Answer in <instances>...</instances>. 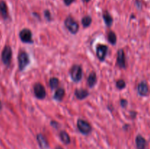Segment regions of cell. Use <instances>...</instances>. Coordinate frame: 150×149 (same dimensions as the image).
<instances>
[{
  "label": "cell",
  "instance_id": "9a60e30c",
  "mask_svg": "<svg viewBox=\"0 0 150 149\" xmlns=\"http://www.w3.org/2000/svg\"><path fill=\"white\" fill-rule=\"evenodd\" d=\"M97 75L95 72H92L90 73L87 78V83L90 88H92L95 86V85L97 83Z\"/></svg>",
  "mask_w": 150,
  "mask_h": 149
},
{
  "label": "cell",
  "instance_id": "44dd1931",
  "mask_svg": "<svg viewBox=\"0 0 150 149\" xmlns=\"http://www.w3.org/2000/svg\"><path fill=\"white\" fill-rule=\"evenodd\" d=\"M59 79L57 77H51L49 80V86L51 89H54L59 86Z\"/></svg>",
  "mask_w": 150,
  "mask_h": 149
},
{
  "label": "cell",
  "instance_id": "4fadbf2b",
  "mask_svg": "<svg viewBox=\"0 0 150 149\" xmlns=\"http://www.w3.org/2000/svg\"><path fill=\"white\" fill-rule=\"evenodd\" d=\"M75 95H76L77 99H84L85 98H86L89 96V91L87 90H86V89H76L75 91Z\"/></svg>",
  "mask_w": 150,
  "mask_h": 149
},
{
  "label": "cell",
  "instance_id": "83f0119b",
  "mask_svg": "<svg viewBox=\"0 0 150 149\" xmlns=\"http://www.w3.org/2000/svg\"><path fill=\"white\" fill-rule=\"evenodd\" d=\"M1 110H2V104H1V100H0V112L1 111Z\"/></svg>",
  "mask_w": 150,
  "mask_h": 149
},
{
  "label": "cell",
  "instance_id": "484cf974",
  "mask_svg": "<svg viewBox=\"0 0 150 149\" xmlns=\"http://www.w3.org/2000/svg\"><path fill=\"white\" fill-rule=\"evenodd\" d=\"M136 4H137L138 8H139V9L142 8V3H141L140 1H139V0H137V1H136Z\"/></svg>",
  "mask_w": 150,
  "mask_h": 149
},
{
  "label": "cell",
  "instance_id": "f546056e",
  "mask_svg": "<svg viewBox=\"0 0 150 149\" xmlns=\"http://www.w3.org/2000/svg\"><path fill=\"white\" fill-rule=\"evenodd\" d=\"M56 149H63V148H61V147H57Z\"/></svg>",
  "mask_w": 150,
  "mask_h": 149
},
{
  "label": "cell",
  "instance_id": "e0dca14e",
  "mask_svg": "<svg viewBox=\"0 0 150 149\" xmlns=\"http://www.w3.org/2000/svg\"><path fill=\"white\" fill-rule=\"evenodd\" d=\"M64 94H65V91H64V89L62 88H59V89H57L54 95V98L57 101H61L62 99L64 98Z\"/></svg>",
  "mask_w": 150,
  "mask_h": 149
},
{
  "label": "cell",
  "instance_id": "6da1fadb",
  "mask_svg": "<svg viewBox=\"0 0 150 149\" xmlns=\"http://www.w3.org/2000/svg\"><path fill=\"white\" fill-rule=\"evenodd\" d=\"M64 26L67 30L73 34H76L79 30V25L71 16H68L64 20Z\"/></svg>",
  "mask_w": 150,
  "mask_h": 149
},
{
  "label": "cell",
  "instance_id": "603a6c76",
  "mask_svg": "<svg viewBox=\"0 0 150 149\" xmlns=\"http://www.w3.org/2000/svg\"><path fill=\"white\" fill-rule=\"evenodd\" d=\"M44 14H45V18L47 19L48 20H51V13H50L49 11H48V10H45V12H44Z\"/></svg>",
  "mask_w": 150,
  "mask_h": 149
},
{
  "label": "cell",
  "instance_id": "ffe728a7",
  "mask_svg": "<svg viewBox=\"0 0 150 149\" xmlns=\"http://www.w3.org/2000/svg\"><path fill=\"white\" fill-rule=\"evenodd\" d=\"M92 18H91L89 15H86L82 18L81 23H82V25L83 26V27L86 28L88 27V26H90L91 23H92Z\"/></svg>",
  "mask_w": 150,
  "mask_h": 149
},
{
  "label": "cell",
  "instance_id": "d6986e66",
  "mask_svg": "<svg viewBox=\"0 0 150 149\" xmlns=\"http://www.w3.org/2000/svg\"><path fill=\"white\" fill-rule=\"evenodd\" d=\"M108 42L111 45H115L117 43V35H116V34L112 31H110L108 34Z\"/></svg>",
  "mask_w": 150,
  "mask_h": 149
},
{
  "label": "cell",
  "instance_id": "3957f363",
  "mask_svg": "<svg viewBox=\"0 0 150 149\" xmlns=\"http://www.w3.org/2000/svg\"><path fill=\"white\" fill-rule=\"evenodd\" d=\"M70 77L74 82H79L82 78V68L80 65H73L70 71Z\"/></svg>",
  "mask_w": 150,
  "mask_h": 149
},
{
  "label": "cell",
  "instance_id": "8fae6325",
  "mask_svg": "<svg viewBox=\"0 0 150 149\" xmlns=\"http://www.w3.org/2000/svg\"><path fill=\"white\" fill-rule=\"evenodd\" d=\"M136 144L137 149H145L146 146V141L143 136L139 134L136 138Z\"/></svg>",
  "mask_w": 150,
  "mask_h": 149
},
{
  "label": "cell",
  "instance_id": "2e32d148",
  "mask_svg": "<svg viewBox=\"0 0 150 149\" xmlns=\"http://www.w3.org/2000/svg\"><path fill=\"white\" fill-rule=\"evenodd\" d=\"M103 20L105 21V25L107 26H108V27H110L113 23V18L111 15L109 14V13L107 11L104 12L103 14Z\"/></svg>",
  "mask_w": 150,
  "mask_h": 149
},
{
  "label": "cell",
  "instance_id": "5bb4252c",
  "mask_svg": "<svg viewBox=\"0 0 150 149\" xmlns=\"http://www.w3.org/2000/svg\"><path fill=\"white\" fill-rule=\"evenodd\" d=\"M37 140H38L39 145L42 148H43V149L48 148V141H47L46 139H45V137H44L42 134H38V135H37Z\"/></svg>",
  "mask_w": 150,
  "mask_h": 149
},
{
  "label": "cell",
  "instance_id": "ac0fdd59",
  "mask_svg": "<svg viewBox=\"0 0 150 149\" xmlns=\"http://www.w3.org/2000/svg\"><path fill=\"white\" fill-rule=\"evenodd\" d=\"M59 137L62 141L64 144L67 145L70 143V136H69L68 133H67V131H62L59 134Z\"/></svg>",
  "mask_w": 150,
  "mask_h": 149
},
{
  "label": "cell",
  "instance_id": "30bf717a",
  "mask_svg": "<svg viewBox=\"0 0 150 149\" xmlns=\"http://www.w3.org/2000/svg\"><path fill=\"white\" fill-rule=\"evenodd\" d=\"M137 91H138V93H139L140 96H147L148 93H149V89L146 82L142 81L141 83H139L137 86Z\"/></svg>",
  "mask_w": 150,
  "mask_h": 149
},
{
  "label": "cell",
  "instance_id": "4316f807",
  "mask_svg": "<svg viewBox=\"0 0 150 149\" xmlns=\"http://www.w3.org/2000/svg\"><path fill=\"white\" fill-rule=\"evenodd\" d=\"M51 125L53 126V127H55V128H57V126H58V124H57V122H56V121H53L52 122H51Z\"/></svg>",
  "mask_w": 150,
  "mask_h": 149
},
{
  "label": "cell",
  "instance_id": "d4e9b609",
  "mask_svg": "<svg viewBox=\"0 0 150 149\" xmlns=\"http://www.w3.org/2000/svg\"><path fill=\"white\" fill-rule=\"evenodd\" d=\"M75 0H64V2L66 5L68 6V5H70V4H71Z\"/></svg>",
  "mask_w": 150,
  "mask_h": 149
},
{
  "label": "cell",
  "instance_id": "cb8c5ba5",
  "mask_svg": "<svg viewBox=\"0 0 150 149\" xmlns=\"http://www.w3.org/2000/svg\"><path fill=\"white\" fill-rule=\"evenodd\" d=\"M127 100L125 99H122L121 100H120V105H121V106L122 107V108H126L127 105Z\"/></svg>",
  "mask_w": 150,
  "mask_h": 149
},
{
  "label": "cell",
  "instance_id": "7402d4cb",
  "mask_svg": "<svg viewBox=\"0 0 150 149\" xmlns=\"http://www.w3.org/2000/svg\"><path fill=\"white\" fill-rule=\"evenodd\" d=\"M116 85H117V89H120V90H122V89H125L126 87V83L125 82L124 80H122V79L117 80V83H116Z\"/></svg>",
  "mask_w": 150,
  "mask_h": 149
},
{
  "label": "cell",
  "instance_id": "277c9868",
  "mask_svg": "<svg viewBox=\"0 0 150 149\" xmlns=\"http://www.w3.org/2000/svg\"><path fill=\"white\" fill-rule=\"evenodd\" d=\"M77 127L79 131L83 134H89L92 131V128L90 124L83 119H79L77 121Z\"/></svg>",
  "mask_w": 150,
  "mask_h": 149
},
{
  "label": "cell",
  "instance_id": "9c48e42d",
  "mask_svg": "<svg viewBox=\"0 0 150 149\" xmlns=\"http://www.w3.org/2000/svg\"><path fill=\"white\" fill-rule=\"evenodd\" d=\"M117 64L120 68L125 69L126 68V61L125 52L122 49H120L117 53Z\"/></svg>",
  "mask_w": 150,
  "mask_h": 149
},
{
  "label": "cell",
  "instance_id": "5b68a950",
  "mask_svg": "<svg viewBox=\"0 0 150 149\" xmlns=\"http://www.w3.org/2000/svg\"><path fill=\"white\" fill-rule=\"evenodd\" d=\"M18 66H19V70L21 71L22 70H24V69L26 68L28 66V64H29V56L26 53L25 51H21L20 53L18 54Z\"/></svg>",
  "mask_w": 150,
  "mask_h": 149
},
{
  "label": "cell",
  "instance_id": "52a82bcc",
  "mask_svg": "<svg viewBox=\"0 0 150 149\" xmlns=\"http://www.w3.org/2000/svg\"><path fill=\"white\" fill-rule=\"evenodd\" d=\"M19 37L21 40L25 43H31L33 42L32 40V34L29 29H23L19 33Z\"/></svg>",
  "mask_w": 150,
  "mask_h": 149
},
{
  "label": "cell",
  "instance_id": "ba28073f",
  "mask_svg": "<svg viewBox=\"0 0 150 149\" xmlns=\"http://www.w3.org/2000/svg\"><path fill=\"white\" fill-rule=\"evenodd\" d=\"M108 46L105 45H98L96 49L97 57L98 59L101 61H103L105 59L107 52H108Z\"/></svg>",
  "mask_w": 150,
  "mask_h": 149
},
{
  "label": "cell",
  "instance_id": "7c38bea8",
  "mask_svg": "<svg viewBox=\"0 0 150 149\" xmlns=\"http://www.w3.org/2000/svg\"><path fill=\"white\" fill-rule=\"evenodd\" d=\"M0 14H1L2 18L4 20H7L8 18V9H7V4L4 1H0Z\"/></svg>",
  "mask_w": 150,
  "mask_h": 149
},
{
  "label": "cell",
  "instance_id": "8992f818",
  "mask_svg": "<svg viewBox=\"0 0 150 149\" xmlns=\"http://www.w3.org/2000/svg\"><path fill=\"white\" fill-rule=\"evenodd\" d=\"M34 93L35 96L39 99H43L46 96V91L41 83H37L34 86Z\"/></svg>",
  "mask_w": 150,
  "mask_h": 149
},
{
  "label": "cell",
  "instance_id": "f1b7e54d",
  "mask_svg": "<svg viewBox=\"0 0 150 149\" xmlns=\"http://www.w3.org/2000/svg\"><path fill=\"white\" fill-rule=\"evenodd\" d=\"M83 1H84V2H89V1H90V0H83Z\"/></svg>",
  "mask_w": 150,
  "mask_h": 149
},
{
  "label": "cell",
  "instance_id": "7a4b0ae2",
  "mask_svg": "<svg viewBox=\"0 0 150 149\" xmlns=\"http://www.w3.org/2000/svg\"><path fill=\"white\" fill-rule=\"evenodd\" d=\"M12 55H13V51H12L11 47L9 45H6L2 50L1 52V59L3 64L6 66H9L10 64V61L12 59Z\"/></svg>",
  "mask_w": 150,
  "mask_h": 149
}]
</instances>
